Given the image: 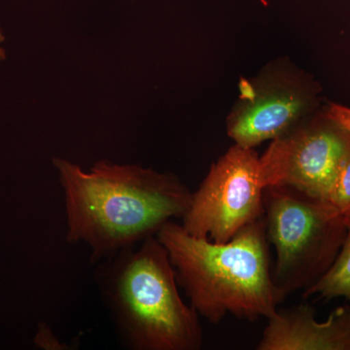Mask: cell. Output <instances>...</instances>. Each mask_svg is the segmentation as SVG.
Masks as SVG:
<instances>
[{"mask_svg":"<svg viewBox=\"0 0 350 350\" xmlns=\"http://www.w3.org/2000/svg\"><path fill=\"white\" fill-rule=\"evenodd\" d=\"M264 220L276 259L273 280L284 301L310 289L335 262L347 220L327 200L283 186L264 190Z\"/></svg>","mask_w":350,"mask_h":350,"instance_id":"277c9868","label":"cell"},{"mask_svg":"<svg viewBox=\"0 0 350 350\" xmlns=\"http://www.w3.org/2000/svg\"><path fill=\"white\" fill-rule=\"evenodd\" d=\"M39 347L44 349H68V345L63 344L46 324H40L34 340Z\"/></svg>","mask_w":350,"mask_h":350,"instance_id":"8fae6325","label":"cell"},{"mask_svg":"<svg viewBox=\"0 0 350 350\" xmlns=\"http://www.w3.org/2000/svg\"><path fill=\"white\" fill-rule=\"evenodd\" d=\"M350 133L324 116L275 138L260 157L264 187L283 186L327 200Z\"/></svg>","mask_w":350,"mask_h":350,"instance_id":"8992f818","label":"cell"},{"mask_svg":"<svg viewBox=\"0 0 350 350\" xmlns=\"http://www.w3.org/2000/svg\"><path fill=\"white\" fill-rule=\"evenodd\" d=\"M259 157L234 144L211 165L182 217L184 229L213 243H227L264 216Z\"/></svg>","mask_w":350,"mask_h":350,"instance_id":"5b68a950","label":"cell"},{"mask_svg":"<svg viewBox=\"0 0 350 350\" xmlns=\"http://www.w3.org/2000/svg\"><path fill=\"white\" fill-rule=\"evenodd\" d=\"M64 193L66 239L103 261L157 236L183 217L192 192L176 176L137 165L100 161L89 172L54 159Z\"/></svg>","mask_w":350,"mask_h":350,"instance_id":"6da1fadb","label":"cell"},{"mask_svg":"<svg viewBox=\"0 0 350 350\" xmlns=\"http://www.w3.org/2000/svg\"><path fill=\"white\" fill-rule=\"evenodd\" d=\"M303 297H317L326 301L345 298L350 301V219L347 220L344 243L335 262L319 282L304 292Z\"/></svg>","mask_w":350,"mask_h":350,"instance_id":"9c48e42d","label":"cell"},{"mask_svg":"<svg viewBox=\"0 0 350 350\" xmlns=\"http://www.w3.org/2000/svg\"><path fill=\"white\" fill-rule=\"evenodd\" d=\"M0 43H1V40H0ZM6 57L5 51L3 50V48L0 46V61L1 59H4Z\"/></svg>","mask_w":350,"mask_h":350,"instance_id":"4fadbf2b","label":"cell"},{"mask_svg":"<svg viewBox=\"0 0 350 350\" xmlns=\"http://www.w3.org/2000/svg\"><path fill=\"white\" fill-rule=\"evenodd\" d=\"M179 286L200 317L219 324L228 315L269 319L283 300L273 280L264 216L227 243L196 238L170 221L157 234Z\"/></svg>","mask_w":350,"mask_h":350,"instance_id":"7a4b0ae2","label":"cell"},{"mask_svg":"<svg viewBox=\"0 0 350 350\" xmlns=\"http://www.w3.org/2000/svg\"><path fill=\"white\" fill-rule=\"evenodd\" d=\"M306 105L303 94L287 88L257 96L252 93L247 103L230 117L228 135L239 146L253 148L292 130L305 114Z\"/></svg>","mask_w":350,"mask_h":350,"instance_id":"ba28073f","label":"cell"},{"mask_svg":"<svg viewBox=\"0 0 350 350\" xmlns=\"http://www.w3.org/2000/svg\"><path fill=\"white\" fill-rule=\"evenodd\" d=\"M327 202L347 220L350 219V145L338 165Z\"/></svg>","mask_w":350,"mask_h":350,"instance_id":"30bf717a","label":"cell"},{"mask_svg":"<svg viewBox=\"0 0 350 350\" xmlns=\"http://www.w3.org/2000/svg\"><path fill=\"white\" fill-rule=\"evenodd\" d=\"M103 261L98 283L126 347L202 349L200 315L181 298L169 253L157 236Z\"/></svg>","mask_w":350,"mask_h":350,"instance_id":"3957f363","label":"cell"},{"mask_svg":"<svg viewBox=\"0 0 350 350\" xmlns=\"http://www.w3.org/2000/svg\"><path fill=\"white\" fill-rule=\"evenodd\" d=\"M325 116L350 133V108L340 105H331Z\"/></svg>","mask_w":350,"mask_h":350,"instance_id":"7c38bea8","label":"cell"},{"mask_svg":"<svg viewBox=\"0 0 350 350\" xmlns=\"http://www.w3.org/2000/svg\"><path fill=\"white\" fill-rule=\"evenodd\" d=\"M257 350H350V306L317 321L312 306L276 310L269 317Z\"/></svg>","mask_w":350,"mask_h":350,"instance_id":"52a82bcc","label":"cell"}]
</instances>
